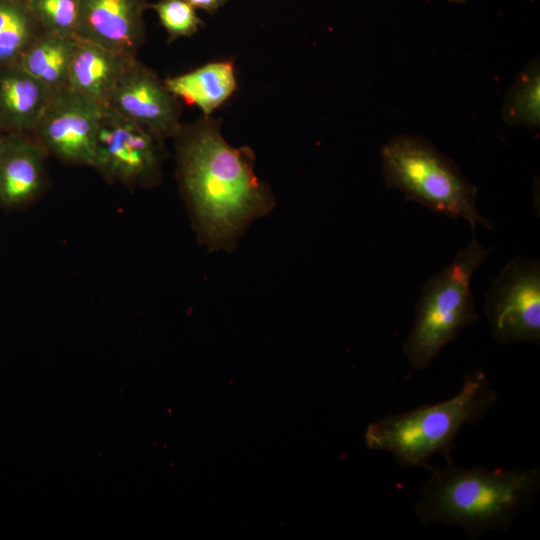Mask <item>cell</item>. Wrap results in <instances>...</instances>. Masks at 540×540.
Wrapping results in <instances>:
<instances>
[{
  "instance_id": "1",
  "label": "cell",
  "mask_w": 540,
  "mask_h": 540,
  "mask_svg": "<svg viewBox=\"0 0 540 540\" xmlns=\"http://www.w3.org/2000/svg\"><path fill=\"white\" fill-rule=\"evenodd\" d=\"M174 138L178 180L199 240L212 251H232L250 223L275 206L255 174L253 151L228 144L211 116L181 125Z\"/></svg>"
},
{
  "instance_id": "2",
  "label": "cell",
  "mask_w": 540,
  "mask_h": 540,
  "mask_svg": "<svg viewBox=\"0 0 540 540\" xmlns=\"http://www.w3.org/2000/svg\"><path fill=\"white\" fill-rule=\"evenodd\" d=\"M419 490L415 513L425 527H459L477 540L490 531H507L535 503L540 466L531 468H463L451 455L442 467L430 466Z\"/></svg>"
},
{
  "instance_id": "3",
  "label": "cell",
  "mask_w": 540,
  "mask_h": 540,
  "mask_svg": "<svg viewBox=\"0 0 540 540\" xmlns=\"http://www.w3.org/2000/svg\"><path fill=\"white\" fill-rule=\"evenodd\" d=\"M498 402L487 375L476 369L463 375L453 397L370 423L364 433L368 448L389 453L402 467L429 469L436 454L451 455L456 437L466 425H476Z\"/></svg>"
},
{
  "instance_id": "4",
  "label": "cell",
  "mask_w": 540,
  "mask_h": 540,
  "mask_svg": "<svg viewBox=\"0 0 540 540\" xmlns=\"http://www.w3.org/2000/svg\"><path fill=\"white\" fill-rule=\"evenodd\" d=\"M492 249H485L473 231L471 241L423 286L403 353L407 374L425 370L459 333L478 319L470 290L472 277Z\"/></svg>"
},
{
  "instance_id": "5",
  "label": "cell",
  "mask_w": 540,
  "mask_h": 540,
  "mask_svg": "<svg viewBox=\"0 0 540 540\" xmlns=\"http://www.w3.org/2000/svg\"><path fill=\"white\" fill-rule=\"evenodd\" d=\"M387 188L399 190L407 200L452 218L492 229L476 207L477 189L455 163L428 140L398 135L381 149Z\"/></svg>"
},
{
  "instance_id": "6",
  "label": "cell",
  "mask_w": 540,
  "mask_h": 540,
  "mask_svg": "<svg viewBox=\"0 0 540 540\" xmlns=\"http://www.w3.org/2000/svg\"><path fill=\"white\" fill-rule=\"evenodd\" d=\"M162 141L104 106L91 167L109 183L130 188L155 186L162 175Z\"/></svg>"
},
{
  "instance_id": "7",
  "label": "cell",
  "mask_w": 540,
  "mask_h": 540,
  "mask_svg": "<svg viewBox=\"0 0 540 540\" xmlns=\"http://www.w3.org/2000/svg\"><path fill=\"white\" fill-rule=\"evenodd\" d=\"M493 338L502 344L540 342V264L517 256L493 279L485 298Z\"/></svg>"
},
{
  "instance_id": "8",
  "label": "cell",
  "mask_w": 540,
  "mask_h": 540,
  "mask_svg": "<svg viewBox=\"0 0 540 540\" xmlns=\"http://www.w3.org/2000/svg\"><path fill=\"white\" fill-rule=\"evenodd\" d=\"M103 108L69 85L53 88L31 135L58 160L91 166Z\"/></svg>"
},
{
  "instance_id": "9",
  "label": "cell",
  "mask_w": 540,
  "mask_h": 540,
  "mask_svg": "<svg viewBox=\"0 0 540 540\" xmlns=\"http://www.w3.org/2000/svg\"><path fill=\"white\" fill-rule=\"evenodd\" d=\"M104 106L164 139L181 127L178 99L164 80L137 59L120 77Z\"/></svg>"
},
{
  "instance_id": "10",
  "label": "cell",
  "mask_w": 540,
  "mask_h": 540,
  "mask_svg": "<svg viewBox=\"0 0 540 540\" xmlns=\"http://www.w3.org/2000/svg\"><path fill=\"white\" fill-rule=\"evenodd\" d=\"M146 0H80L76 37L136 57L145 38Z\"/></svg>"
},
{
  "instance_id": "11",
  "label": "cell",
  "mask_w": 540,
  "mask_h": 540,
  "mask_svg": "<svg viewBox=\"0 0 540 540\" xmlns=\"http://www.w3.org/2000/svg\"><path fill=\"white\" fill-rule=\"evenodd\" d=\"M47 152L30 134L0 135V206L19 209L44 191Z\"/></svg>"
},
{
  "instance_id": "12",
  "label": "cell",
  "mask_w": 540,
  "mask_h": 540,
  "mask_svg": "<svg viewBox=\"0 0 540 540\" xmlns=\"http://www.w3.org/2000/svg\"><path fill=\"white\" fill-rule=\"evenodd\" d=\"M135 60L136 57L76 37L67 85L104 106L113 87Z\"/></svg>"
},
{
  "instance_id": "13",
  "label": "cell",
  "mask_w": 540,
  "mask_h": 540,
  "mask_svg": "<svg viewBox=\"0 0 540 540\" xmlns=\"http://www.w3.org/2000/svg\"><path fill=\"white\" fill-rule=\"evenodd\" d=\"M52 89L17 64L0 68V118L5 132L31 135Z\"/></svg>"
},
{
  "instance_id": "14",
  "label": "cell",
  "mask_w": 540,
  "mask_h": 540,
  "mask_svg": "<svg viewBox=\"0 0 540 540\" xmlns=\"http://www.w3.org/2000/svg\"><path fill=\"white\" fill-rule=\"evenodd\" d=\"M168 90L186 105L198 107L204 116L222 106L237 87L232 61H215L164 80Z\"/></svg>"
},
{
  "instance_id": "15",
  "label": "cell",
  "mask_w": 540,
  "mask_h": 540,
  "mask_svg": "<svg viewBox=\"0 0 540 540\" xmlns=\"http://www.w3.org/2000/svg\"><path fill=\"white\" fill-rule=\"evenodd\" d=\"M76 37L42 32L24 51L17 65L51 88L67 85Z\"/></svg>"
},
{
  "instance_id": "16",
  "label": "cell",
  "mask_w": 540,
  "mask_h": 540,
  "mask_svg": "<svg viewBox=\"0 0 540 540\" xmlns=\"http://www.w3.org/2000/svg\"><path fill=\"white\" fill-rule=\"evenodd\" d=\"M42 32L25 2L0 0V68L17 64Z\"/></svg>"
},
{
  "instance_id": "17",
  "label": "cell",
  "mask_w": 540,
  "mask_h": 540,
  "mask_svg": "<svg viewBox=\"0 0 540 540\" xmlns=\"http://www.w3.org/2000/svg\"><path fill=\"white\" fill-rule=\"evenodd\" d=\"M540 66L532 61L522 70L509 90L503 119L508 125H523L536 130L540 125Z\"/></svg>"
},
{
  "instance_id": "18",
  "label": "cell",
  "mask_w": 540,
  "mask_h": 540,
  "mask_svg": "<svg viewBox=\"0 0 540 540\" xmlns=\"http://www.w3.org/2000/svg\"><path fill=\"white\" fill-rule=\"evenodd\" d=\"M26 5L43 32L76 37L80 0H26Z\"/></svg>"
},
{
  "instance_id": "19",
  "label": "cell",
  "mask_w": 540,
  "mask_h": 540,
  "mask_svg": "<svg viewBox=\"0 0 540 540\" xmlns=\"http://www.w3.org/2000/svg\"><path fill=\"white\" fill-rule=\"evenodd\" d=\"M168 33L169 42L195 34L204 25L196 9L185 0H158L149 4Z\"/></svg>"
},
{
  "instance_id": "20",
  "label": "cell",
  "mask_w": 540,
  "mask_h": 540,
  "mask_svg": "<svg viewBox=\"0 0 540 540\" xmlns=\"http://www.w3.org/2000/svg\"><path fill=\"white\" fill-rule=\"evenodd\" d=\"M195 9L205 10L208 13L216 12L227 0H185Z\"/></svg>"
},
{
  "instance_id": "21",
  "label": "cell",
  "mask_w": 540,
  "mask_h": 540,
  "mask_svg": "<svg viewBox=\"0 0 540 540\" xmlns=\"http://www.w3.org/2000/svg\"><path fill=\"white\" fill-rule=\"evenodd\" d=\"M5 133V129H4V126H3V123L1 121V118H0V135Z\"/></svg>"
},
{
  "instance_id": "22",
  "label": "cell",
  "mask_w": 540,
  "mask_h": 540,
  "mask_svg": "<svg viewBox=\"0 0 540 540\" xmlns=\"http://www.w3.org/2000/svg\"><path fill=\"white\" fill-rule=\"evenodd\" d=\"M16 1H21V2H25V3H26V0H16Z\"/></svg>"
}]
</instances>
